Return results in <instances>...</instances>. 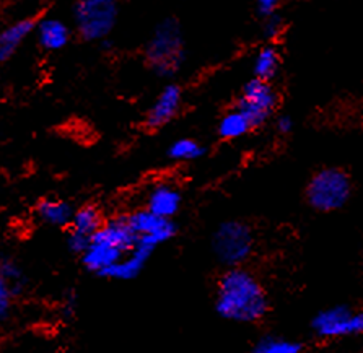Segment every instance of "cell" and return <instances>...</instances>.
Returning a JSON list of instances; mask_svg holds the SVG:
<instances>
[{
    "instance_id": "cell-1",
    "label": "cell",
    "mask_w": 363,
    "mask_h": 353,
    "mask_svg": "<svg viewBox=\"0 0 363 353\" xmlns=\"http://www.w3.org/2000/svg\"><path fill=\"white\" fill-rule=\"evenodd\" d=\"M266 291L255 275L241 267H230L218 280L216 310L235 323H256L267 313Z\"/></svg>"
},
{
    "instance_id": "cell-2",
    "label": "cell",
    "mask_w": 363,
    "mask_h": 353,
    "mask_svg": "<svg viewBox=\"0 0 363 353\" xmlns=\"http://www.w3.org/2000/svg\"><path fill=\"white\" fill-rule=\"evenodd\" d=\"M145 59L148 67L163 79L174 77L183 67L186 59L183 33L174 18L163 20L153 30L145 46Z\"/></svg>"
},
{
    "instance_id": "cell-3",
    "label": "cell",
    "mask_w": 363,
    "mask_h": 353,
    "mask_svg": "<svg viewBox=\"0 0 363 353\" xmlns=\"http://www.w3.org/2000/svg\"><path fill=\"white\" fill-rule=\"evenodd\" d=\"M118 21V0H77L74 25L85 41H104Z\"/></svg>"
},
{
    "instance_id": "cell-4",
    "label": "cell",
    "mask_w": 363,
    "mask_h": 353,
    "mask_svg": "<svg viewBox=\"0 0 363 353\" xmlns=\"http://www.w3.org/2000/svg\"><path fill=\"white\" fill-rule=\"evenodd\" d=\"M352 184L349 174L340 168H324L306 186V198L320 212H334L349 202Z\"/></svg>"
},
{
    "instance_id": "cell-5",
    "label": "cell",
    "mask_w": 363,
    "mask_h": 353,
    "mask_svg": "<svg viewBox=\"0 0 363 353\" xmlns=\"http://www.w3.org/2000/svg\"><path fill=\"white\" fill-rule=\"evenodd\" d=\"M255 238L250 226L243 222L230 220L218 226L213 233L212 247L220 262L225 266L238 267L251 256Z\"/></svg>"
},
{
    "instance_id": "cell-6",
    "label": "cell",
    "mask_w": 363,
    "mask_h": 353,
    "mask_svg": "<svg viewBox=\"0 0 363 353\" xmlns=\"http://www.w3.org/2000/svg\"><path fill=\"white\" fill-rule=\"evenodd\" d=\"M279 96L271 82L252 79L241 90V95L236 103V109L246 116L251 128L256 129L266 124L276 111Z\"/></svg>"
},
{
    "instance_id": "cell-7",
    "label": "cell",
    "mask_w": 363,
    "mask_h": 353,
    "mask_svg": "<svg viewBox=\"0 0 363 353\" xmlns=\"http://www.w3.org/2000/svg\"><path fill=\"white\" fill-rule=\"evenodd\" d=\"M313 329L324 339L363 334V311H350L347 306H334L313 319Z\"/></svg>"
},
{
    "instance_id": "cell-8",
    "label": "cell",
    "mask_w": 363,
    "mask_h": 353,
    "mask_svg": "<svg viewBox=\"0 0 363 353\" xmlns=\"http://www.w3.org/2000/svg\"><path fill=\"white\" fill-rule=\"evenodd\" d=\"M128 218L130 226L135 231V235L139 236V240L150 242L155 247L173 240L176 236V231H178L173 220L157 217L155 213L147 211V208H140V211L129 213Z\"/></svg>"
},
{
    "instance_id": "cell-9",
    "label": "cell",
    "mask_w": 363,
    "mask_h": 353,
    "mask_svg": "<svg viewBox=\"0 0 363 353\" xmlns=\"http://www.w3.org/2000/svg\"><path fill=\"white\" fill-rule=\"evenodd\" d=\"M181 103H183V91L176 84H168L158 93L152 108L148 109L145 124L148 129L157 130L172 123L179 113Z\"/></svg>"
},
{
    "instance_id": "cell-10",
    "label": "cell",
    "mask_w": 363,
    "mask_h": 353,
    "mask_svg": "<svg viewBox=\"0 0 363 353\" xmlns=\"http://www.w3.org/2000/svg\"><path fill=\"white\" fill-rule=\"evenodd\" d=\"M157 247L152 246L150 242L140 241L137 242V246L128 252L118 264L108 270L106 274L103 275V279L109 280H119V282H128V280H134L139 277L142 269L145 267V264L150 261Z\"/></svg>"
},
{
    "instance_id": "cell-11",
    "label": "cell",
    "mask_w": 363,
    "mask_h": 353,
    "mask_svg": "<svg viewBox=\"0 0 363 353\" xmlns=\"http://www.w3.org/2000/svg\"><path fill=\"white\" fill-rule=\"evenodd\" d=\"M93 240L108 242L114 247H118L119 251H123L124 254H128L139 242V236L135 235L134 228L129 223L128 215H119L108 222H104L98 233L93 236Z\"/></svg>"
},
{
    "instance_id": "cell-12",
    "label": "cell",
    "mask_w": 363,
    "mask_h": 353,
    "mask_svg": "<svg viewBox=\"0 0 363 353\" xmlns=\"http://www.w3.org/2000/svg\"><path fill=\"white\" fill-rule=\"evenodd\" d=\"M124 256V252L119 251L118 247L108 245V242L91 240L90 246L86 247V251L80 257L82 264H84V267L88 272L95 274L98 277H103Z\"/></svg>"
},
{
    "instance_id": "cell-13",
    "label": "cell",
    "mask_w": 363,
    "mask_h": 353,
    "mask_svg": "<svg viewBox=\"0 0 363 353\" xmlns=\"http://www.w3.org/2000/svg\"><path fill=\"white\" fill-rule=\"evenodd\" d=\"M36 18H21L13 21L12 25L5 26L0 31V64L7 62V60L15 56V52L21 47L33 31H36L38 26Z\"/></svg>"
},
{
    "instance_id": "cell-14",
    "label": "cell",
    "mask_w": 363,
    "mask_h": 353,
    "mask_svg": "<svg viewBox=\"0 0 363 353\" xmlns=\"http://www.w3.org/2000/svg\"><path fill=\"white\" fill-rule=\"evenodd\" d=\"M181 207V194L172 184H157L147 196V211L155 213L157 217L173 220Z\"/></svg>"
},
{
    "instance_id": "cell-15",
    "label": "cell",
    "mask_w": 363,
    "mask_h": 353,
    "mask_svg": "<svg viewBox=\"0 0 363 353\" xmlns=\"http://www.w3.org/2000/svg\"><path fill=\"white\" fill-rule=\"evenodd\" d=\"M38 43L46 51H60L70 41V28L59 18H43L36 26Z\"/></svg>"
},
{
    "instance_id": "cell-16",
    "label": "cell",
    "mask_w": 363,
    "mask_h": 353,
    "mask_svg": "<svg viewBox=\"0 0 363 353\" xmlns=\"http://www.w3.org/2000/svg\"><path fill=\"white\" fill-rule=\"evenodd\" d=\"M75 208L62 198H43L36 207V215L40 222L54 228H65L70 226L74 218Z\"/></svg>"
},
{
    "instance_id": "cell-17",
    "label": "cell",
    "mask_w": 363,
    "mask_h": 353,
    "mask_svg": "<svg viewBox=\"0 0 363 353\" xmlns=\"http://www.w3.org/2000/svg\"><path fill=\"white\" fill-rule=\"evenodd\" d=\"M103 223V215L95 206H84L75 211L72 223L69 226V235L80 236V238H85L91 242L93 236L98 233Z\"/></svg>"
},
{
    "instance_id": "cell-18",
    "label": "cell",
    "mask_w": 363,
    "mask_h": 353,
    "mask_svg": "<svg viewBox=\"0 0 363 353\" xmlns=\"http://www.w3.org/2000/svg\"><path fill=\"white\" fill-rule=\"evenodd\" d=\"M280 69V56L279 51L274 46H264L259 49L252 62V74L255 79L264 82H271L277 75Z\"/></svg>"
},
{
    "instance_id": "cell-19",
    "label": "cell",
    "mask_w": 363,
    "mask_h": 353,
    "mask_svg": "<svg viewBox=\"0 0 363 353\" xmlns=\"http://www.w3.org/2000/svg\"><path fill=\"white\" fill-rule=\"evenodd\" d=\"M252 128L246 116L240 109H232L220 119L218 123V135L225 140H235L246 135Z\"/></svg>"
},
{
    "instance_id": "cell-20",
    "label": "cell",
    "mask_w": 363,
    "mask_h": 353,
    "mask_svg": "<svg viewBox=\"0 0 363 353\" xmlns=\"http://www.w3.org/2000/svg\"><path fill=\"white\" fill-rule=\"evenodd\" d=\"M206 153V148L194 139L174 140L168 148V157L174 162H194Z\"/></svg>"
},
{
    "instance_id": "cell-21",
    "label": "cell",
    "mask_w": 363,
    "mask_h": 353,
    "mask_svg": "<svg viewBox=\"0 0 363 353\" xmlns=\"http://www.w3.org/2000/svg\"><path fill=\"white\" fill-rule=\"evenodd\" d=\"M255 353H301V345L289 339L266 337L257 342Z\"/></svg>"
},
{
    "instance_id": "cell-22",
    "label": "cell",
    "mask_w": 363,
    "mask_h": 353,
    "mask_svg": "<svg viewBox=\"0 0 363 353\" xmlns=\"http://www.w3.org/2000/svg\"><path fill=\"white\" fill-rule=\"evenodd\" d=\"M0 277L7 280L16 293H20L25 285V274L20 264H16V261L7 256H0Z\"/></svg>"
},
{
    "instance_id": "cell-23",
    "label": "cell",
    "mask_w": 363,
    "mask_h": 353,
    "mask_svg": "<svg viewBox=\"0 0 363 353\" xmlns=\"http://www.w3.org/2000/svg\"><path fill=\"white\" fill-rule=\"evenodd\" d=\"M16 295L18 293L13 290V286L0 277V321H5L10 316Z\"/></svg>"
},
{
    "instance_id": "cell-24",
    "label": "cell",
    "mask_w": 363,
    "mask_h": 353,
    "mask_svg": "<svg viewBox=\"0 0 363 353\" xmlns=\"http://www.w3.org/2000/svg\"><path fill=\"white\" fill-rule=\"evenodd\" d=\"M279 7V0H256V9L257 13L264 18H269V16L276 15Z\"/></svg>"
},
{
    "instance_id": "cell-25",
    "label": "cell",
    "mask_w": 363,
    "mask_h": 353,
    "mask_svg": "<svg viewBox=\"0 0 363 353\" xmlns=\"http://www.w3.org/2000/svg\"><path fill=\"white\" fill-rule=\"evenodd\" d=\"M280 31H282V20L279 18L277 13L269 16L266 21V26H264V35H266L267 38H271V40H274V38H276Z\"/></svg>"
},
{
    "instance_id": "cell-26",
    "label": "cell",
    "mask_w": 363,
    "mask_h": 353,
    "mask_svg": "<svg viewBox=\"0 0 363 353\" xmlns=\"http://www.w3.org/2000/svg\"><path fill=\"white\" fill-rule=\"evenodd\" d=\"M276 128L280 134H289L291 128H294V121H291V118H289V116H280L276 123Z\"/></svg>"
},
{
    "instance_id": "cell-27",
    "label": "cell",
    "mask_w": 363,
    "mask_h": 353,
    "mask_svg": "<svg viewBox=\"0 0 363 353\" xmlns=\"http://www.w3.org/2000/svg\"><path fill=\"white\" fill-rule=\"evenodd\" d=\"M16 2H20V0H0V5H10Z\"/></svg>"
}]
</instances>
